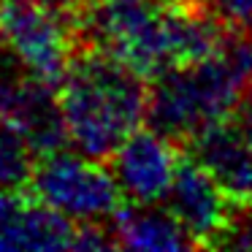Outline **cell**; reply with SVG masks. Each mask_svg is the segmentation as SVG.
<instances>
[{
    "label": "cell",
    "instance_id": "obj_1",
    "mask_svg": "<svg viewBox=\"0 0 252 252\" xmlns=\"http://www.w3.org/2000/svg\"><path fill=\"white\" fill-rule=\"evenodd\" d=\"M57 93L71 147L87 158L109 160L147 122L149 79L98 46H76Z\"/></svg>",
    "mask_w": 252,
    "mask_h": 252
},
{
    "label": "cell",
    "instance_id": "obj_2",
    "mask_svg": "<svg viewBox=\"0 0 252 252\" xmlns=\"http://www.w3.org/2000/svg\"><path fill=\"white\" fill-rule=\"evenodd\" d=\"M244 93L220 52L201 63L168 68L149 82L147 127L187 149L203 130L225 120Z\"/></svg>",
    "mask_w": 252,
    "mask_h": 252
},
{
    "label": "cell",
    "instance_id": "obj_3",
    "mask_svg": "<svg viewBox=\"0 0 252 252\" xmlns=\"http://www.w3.org/2000/svg\"><path fill=\"white\" fill-rule=\"evenodd\" d=\"M165 3L168 0H98L76 19L79 44L109 52L152 82L174 68Z\"/></svg>",
    "mask_w": 252,
    "mask_h": 252
},
{
    "label": "cell",
    "instance_id": "obj_4",
    "mask_svg": "<svg viewBox=\"0 0 252 252\" xmlns=\"http://www.w3.org/2000/svg\"><path fill=\"white\" fill-rule=\"evenodd\" d=\"M28 192L73 222H114L117 212L127 203L109 163L76 149L38 155Z\"/></svg>",
    "mask_w": 252,
    "mask_h": 252
},
{
    "label": "cell",
    "instance_id": "obj_5",
    "mask_svg": "<svg viewBox=\"0 0 252 252\" xmlns=\"http://www.w3.org/2000/svg\"><path fill=\"white\" fill-rule=\"evenodd\" d=\"M0 33L33 76L60 87L79 46L73 19L38 0H0Z\"/></svg>",
    "mask_w": 252,
    "mask_h": 252
},
{
    "label": "cell",
    "instance_id": "obj_6",
    "mask_svg": "<svg viewBox=\"0 0 252 252\" xmlns=\"http://www.w3.org/2000/svg\"><path fill=\"white\" fill-rule=\"evenodd\" d=\"M0 117L25 133L35 155L71 147L57 87L33 76L6 44L0 46Z\"/></svg>",
    "mask_w": 252,
    "mask_h": 252
},
{
    "label": "cell",
    "instance_id": "obj_7",
    "mask_svg": "<svg viewBox=\"0 0 252 252\" xmlns=\"http://www.w3.org/2000/svg\"><path fill=\"white\" fill-rule=\"evenodd\" d=\"M163 203L192 236L198 250L222 247L239 214V203L187 149L182 152L179 168Z\"/></svg>",
    "mask_w": 252,
    "mask_h": 252
},
{
    "label": "cell",
    "instance_id": "obj_8",
    "mask_svg": "<svg viewBox=\"0 0 252 252\" xmlns=\"http://www.w3.org/2000/svg\"><path fill=\"white\" fill-rule=\"evenodd\" d=\"M182 152L185 149L152 127H138L106 163L127 203H163L179 168Z\"/></svg>",
    "mask_w": 252,
    "mask_h": 252
},
{
    "label": "cell",
    "instance_id": "obj_9",
    "mask_svg": "<svg viewBox=\"0 0 252 252\" xmlns=\"http://www.w3.org/2000/svg\"><path fill=\"white\" fill-rule=\"evenodd\" d=\"M187 152L222 185V190L239 206L252 203V147L230 114L203 130L187 147Z\"/></svg>",
    "mask_w": 252,
    "mask_h": 252
},
{
    "label": "cell",
    "instance_id": "obj_10",
    "mask_svg": "<svg viewBox=\"0 0 252 252\" xmlns=\"http://www.w3.org/2000/svg\"><path fill=\"white\" fill-rule=\"evenodd\" d=\"M114 233L120 250H198L165 203H125L114 217Z\"/></svg>",
    "mask_w": 252,
    "mask_h": 252
},
{
    "label": "cell",
    "instance_id": "obj_11",
    "mask_svg": "<svg viewBox=\"0 0 252 252\" xmlns=\"http://www.w3.org/2000/svg\"><path fill=\"white\" fill-rule=\"evenodd\" d=\"M35 149L19 127L0 117V187L3 190H28L35 168Z\"/></svg>",
    "mask_w": 252,
    "mask_h": 252
},
{
    "label": "cell",
    "instance_id": "obj_12",
    "mask_svg": "<svg viewBox=\"0 0 252 252\" xmlns=\"http://www.w3.org/2000/svg\"><path fill=\"white\" fill-rule=\"evenodd\" d=\"M230 30L252 28V0H192Z\"/></svg>",
    "mask_w": 252,
    "mask_h": 252
},
{
    "label": "cell",
    "instance_id": "obj_13",
    "mask_svg": "<svg viewBox=\"0 0 252 252\" xmlns=\"http://www.w3.org/2000/svg\"><path fill=\"white\" fill-rule=\"evenodd\" d=\"M25 203V190L0 187V250H17V222Z\"/></svg>",
    "mask_w": 252,
    "mask_h": 252
},
{
    "label": "cell",
    "instance_id": "obj_14",
    "mask_svg": "<svg viewBox=\"0 0 252 252\" xmlns=\"http://www.w3.org/2000/svg\"><path fill=\"white\" fill-rule=\"evenodd\" d=\"M222 247L225 250H252V203L250 206H239L233 228H230Z\"/></svg>",
    "mask_w": 252,
    "mask_h": 252
},
{
    "label": "cell",
    "instance_id": "obj_15",
    "mask_svg": "<svg viewBox=\"0 0 252 252\" xmlns=\"http://www.w3.org/2000/svg\"><path fill=\"white\" fill-rule=\"evenodd\" d=\"M38 3H44V6H49V8H55V11L65 14L68 19L76 22V19H82L84 14L98 3V0H38Z\"/></svg>",
    "mask_w": 252,
    "mask_h": 252
},
{
    "label": "cell",
    "instance_id": "obj_16",
    "mask_svg": "<svg viewBox=\"0 0 252 252\" xmlns=\"http://www.w3.org/2000/svg\"><path fill=\"white\" fill-rule=\"evenodd\" d=\"M230 117H233V122L239 125V130L244 133V138L252 147V90H247V93L241 95L239 106L230 111Z\"/></svg>",
    "mask_w": 252,
    "mask_h": 252
},
{
    "label": "cell",
    "instance_id": "obj_17",
    "mask_svg": "<svg viewBox=\"0 0 252 252\" xmlns=\"http://www.w3.org/2000/svg\"><path fill=\"white\" fill-rule=\"evenodd\" d=\"M3 44H6V41H3V33H0V46H3Z\"/></svg>",
    "mask_w": 252,
    "mask_h": 252
}]
</instances>
